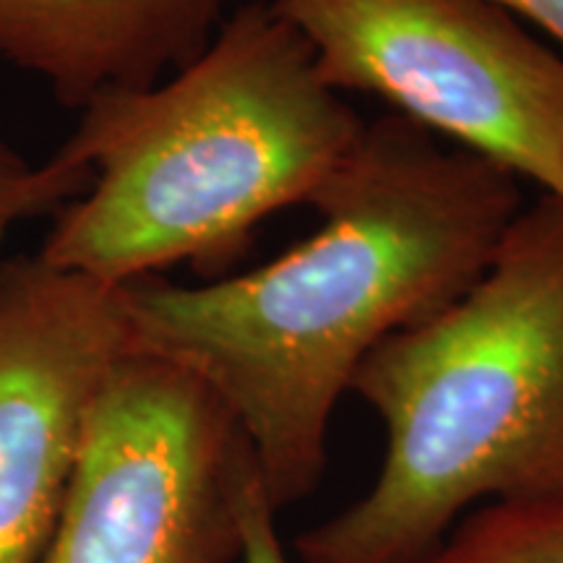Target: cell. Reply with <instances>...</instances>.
Wrapping results in <instances>:
<instances>
[{
  "mask_svg": "<svg viewBox=\"0 0 563 563\" xmlns=\"http://www.w3.org/2000/svg\"><path fill=\"white\" fill-rule=\"evenodd\" d=\"M311 207L321 228L269 264L207 285L121 287L131 347L222 399L279 511L321 483L332 415L368 352L483 277L522 194L496 162L389 115L365 125Z\"/></svg>",
  "mask_w": 563,
  "mask_h": 563,
  "instance_id": "6da1fadb",
  "label": "cell"
},
{
  "mask_svg": "<svg viewBox=\"0 0 563 563\" xmlns=\"http://www.w3.org/2000/svg\"><path fill=\"white\" fill-rule=\"evenodd\" d=\"M365 125L298 26L253 0L188 66L79 110L58 152L89 183L53 217L37 258L104 287L180 264L222 272L266 217L311 203Z\"/></svg>",
  "mask_w": 563,
  "mask_h": 563,
  "instance_id": "7a4b0ae2",
  "label": "cell"
},
{
  "mask_svg": "<svg viewBox=\"0 0 563 563\" xmlns=\"http://www.w3.org/2000/svg\"><path fill=\"white\" fill-rule=\"evenodd\" d=\"M350 391L384 422V464L298 563H412L475 501L561 493L563 201L519 209L483 277L378 342Z\"/></svg>",
  "mask_w": 563,
  "mask_h": 563,
  "instance_id": "3957f363",
  "label": "cell"
},
{
  "mask_svg": "<svg viewBox=\"0 0 563 563\" xmlns=\"http://www.w3.org/2000/svg\"><path fill=\"white\" fill-rule=\"evenodd\" d=\"M262 481L243 428L191 371L129 350L91 402L40 563L241 561Z\"/></svg>",
  "mask_w": 563,
  "mask_h": 563,
  "instance_id": "277c9868",
  "label": "cell"
},
{
  "mask_svg": "<svg viewBox=\"0 0 563 563\" xmlns=\"http://www.w3.org/2000/svg\"><path fill=\"white\" fill-rule=\"evenodd\" d=\"M323 81L563 201V58L483 0H274Z\"/></svg>",
  "mask_w": 563,
  "mask_h": 563,
  "instance_id": "5b68a950",
  "label": "cell"
},
{
  "mask_svg": "<svg viewBox=\"0 0 563 563\" xmlns=\"http://www.w3.org/2000/svg\"><path fill=\"white\" fill-rule=\"evenodd\" d=\"M131 350L121 287L37 256L0 272V563H40L91 402Z\"/></svg>",
  "mask_w": 563,
  "mask_h": 563,
  "instance_id": "8992f818",
  "label": "cell"
},
{
  "mask_svg": "<svg viewBox=\"0 0 563 563\" xmlns=\"http://www.w3.org/2000/svg\"><path fill=\"white\" fill-rule=\"evenodd\" d=\"M232 0H0V60L70 110L157 84L199 58Z\"/></svg>",
  "mask_w": 563,
  "mask_h": 563,
  "instance_id": "52a82bcc",
  "label": "cell"
},
{
  "mask_svg": "<svg viewBox=\"0 0 563 563\" xmlns=\"http://www.w3.org/2000/svg\"><path fill=\"white\" fill-rule=\"evenodd\" d=\"M412 563H563V490L488 501Z\"/></svg>",
  "mask_w": 563,
  "mask_h": 563,
  "instance_id": "ba28073f",
  "label": "cell"
},
{
  "mask_svg": "<svg viewBox=\"0 0 563 563\" xmlns=\"http://www.w3.org/2000/svg\"><path fill=\"white\" fill-rule=\"evenodd\" d=\"M87 183V170L60 152L45 162H32L0 136V251L19 224L55 217L84 194ZM3 264L5 258L0 256V272Z\"/></svg>",
  "mask_w": 563,
  "mask_h": 563,
  "instance_id": "9c48e42d",
  "label": "cell"
},
{
  "mask_svg": "<svg viewBox=\"0 0 563 563\" xmlns=\"http://www.w3.org/2000/svg\"><path fill=\"white\" fill-rule=\"evenodd\" d=\"M279 509L272 504L264 483L249 493L243 509V551L241 563H298L282 543L277 527Z\"/></svg>",
  "mask_w": 563,
  "mask_h": 563,
  "instance_id": "30bf717a",
  "label": "cell"
},
{
  "mask_svg": "<svg viewBox=\"0 0 563 563\" xmlns=\"http://www.w3.org/2000/svg\"><path fill=\"white\" fill-rule=\"evenodd\" d=\"M509 16L530 19L563 45V0H483Z\"/></svg>",
  "mask_w": 563,
  "mask_h": 563,
  "instance_id": "8fae6325",
  "label": "cell"
}]
</instances>
